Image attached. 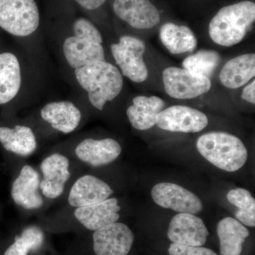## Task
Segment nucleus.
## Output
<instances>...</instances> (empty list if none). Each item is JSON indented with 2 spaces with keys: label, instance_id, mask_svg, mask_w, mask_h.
<instances>
[{
  "label": "nucleus",
  "instance_id": "nucleus-1",
  "mask_svg": "<svg viewBox=\"0 0 255 255\" xmlns=\"http://www.w3.org/2000/svg\"><path fill=\"white\" fill-rule=\"evenodd\" d=\"M255 20V4L243 1L224 6L209 23L210 38L219 46L231 47L241 43Z\"/></svg>",
  "mask_w": 255,
  "mask_h": 255
},
{
  "label": "nucleus",
  "instance_id": "nucleus-2",
  "mask_svg": "<svg viewBox=\"0 0 255 255\" xmlns=\"http://www.w3.org/2000/svg\"><path fill=\"white\" fill-rule=\"evenodd\" d=\"M75 74L80 86L88 93L90 103L98 110H103L106 103L114 100L123 89L122 74L105 60L75 69Z\"/></svg>",
  "mask_w": 255,
  "mask_h": 255
},
{
  "label": "nucleus",
  "instance_id": "nucleus-3",
  "mask_svg": "<svg viewBox=\"0 0 255 255\" xmlns=\"http://www.w3.org/2000/svg\"><path fill=\"white\" fill-rule=\"evenodd\" d=\"M196 147L204 158L226 172L239 170L248 159V150L243 141L226 132L204 134L198 138Z\"/></svg>",
  "mask_w": 255,
  "mask_h": 255
},
{
  "label": "nucleus",
  "instance_id": "nucleus-4",
  "mask_svg": "<svg viewBox=\"0 0 255 255\" xmlns=\"http://www.w3.org/2000/svg\"><path fill=\"white\" fill-rule=\"evenodd\" d=\"M35 0H0V27L14 36H29L39 26Z\"/></svg>",
  "mask_w": 255,
  "mask_h": 255
},
{
  "label": "nucleus",
  "instance_id": "nucleus-5",
  "mask_svg": "<svg viewBox=\"0 0 255 255\" xmlns=\"http://www.w3.org/2000/svg\"><path fill=\"white\" fill-rule=\"evenodd\" d=\"M111 50L124 76L136 83L145 81L148 70L143 58L146 50L143 41L136 37L123 36L118 43L112 45Z\"/></svg>",
  "mask_w": 255,
  "mask_h": 255
},
{
  "label": "nucleus",
  "instance_id": "nucleus-6",
  "mask_svg": "<svg viewBox=\"0 0 255 255\" xmlns=\"http://www.w3.org/2000/svg\"><path fill=\"white\" fill-rule=\"evenodd\" d=\"M166 93L176 100H191L210 91L212 87L207 77L187 69L169 67L162 72Z\"/></svg>",
  "mask_w": 255,
  "mask_h": 255
},
{
  "label": "nucleus",
  "instance_id": "nucleus-7",
  "mask_svg": "<svg viewBox=\"0 0 255 255\" xmlns=\"http://www.w3.org/2000/svg\"><path fill=\"white\" fill-rule=\"evenodd\" d=\"M205 114L187 106L176 105L163 110L157 115L156 125L171 132H199L208 126Z\"/></svg>",
  "mask_w": 255,
  "mask_h": 255
},
{
  "label": "nucleus",
  "instance_id": "nucleus-8",
  "mask_svg": "<svg viewBox=\"0 0 255 255\" xmlns=\"http://www.w3.org/2000/svg\"><path fill=\"white\" fill-rule=\"evenodd\" d=\"M151 195L157 205L177 212L195 215L203 209L202 202L197 196L174 183L156 184L151 191Z\"/></svg>",
  "mask_w": 255,
  "mask_h": 255
},
{
  "label": "nucleus",
  "instance_id": "nucleus-9",
  "mask_svg": "<svg viewBox=\"0 0 255 255\" xmlns=\"http://www.w3.org/2000/svg\"><path fill=\"white\" fill-rule=\"evenodd\" d=\"M133 242L131 230L122 223H111L93 234V248L97 255H128Z\"/></svg>",
  "mask_w": 255,
  "mask_h": 255
},
{
  "label": "nucleus",
  "instance_id": "nucleus-10",
  "mask_svg": "<svg viewBox=\"0 0 255 255\" xmlns=\"http://www.w3.org/2000/svg\"><path fill=\"white\" fill-rule=\"evenodd\" d=\"M209 233L204 221L194 214L179 213L171 220L167 237L174 244L201 247Z\"/></svg>",
  "mask_w": 255,
  "mask_h": 255
},
{
  "label": "nucleus",
  "instance_id": "nucleus-11",
  "mask_svg": "<svg viewBox=\"0 0 255 255\" xmlns=\"http://www.w3.org/2000/svg\"><path fill=\"white\" fill-rule=\"evenodd\" d=\"M113 9L119 18L137 29H150L160 22L158 9L150 0H114Z\"/></svg>",
  "mask_w": 255,
  "mask_h": 255
},
{
  "label": "nucleus",
  "instance_id": "nucleus-12",
  "mask_svg": "<svg viewBox=\"0 0 255 255\" xmlns=\"http://www.w3.org/2000/svg\"><path fill=\"white\" fill-rule=\"evenodd\" d=\"M69 160L65 156L55 153L43 161L41 168L43 179L40 189L48 199H55L63 194L64 187L70 177Z\"/></svg>",
  "mask_w": 255,
  "mask_h": 255
},
{
  "label": "nucleus",
  "instance_id": "nucleus-13",
  "mask_svg": "<svg viewBox=\"0 0 255 255\" xmlns=\"http://www.w3.org/2000/svg\"><path fill=\"white\" fill-rule=\"evenodd\" d=\"M65 58L72 68L105 61V50L102 43L83 37H69L63 43Z\"/></svg>",
  "mask_w": 255,
  "mask_h": 255
},
{
  "label": "nucleus",
  "instance_id": "nucleus-14",
  "mask_svg": "<svg viewBox=\"0 0 255 255\" xmlns=\"http://www.w3.org/2000/svg\"><path fill=\"white\" fill-rule=\"evenodd\" d=\"M113 194V190L104 181L92 175L79 178L73 184L68 196L73 207H83L102 202Z\"/></svg>",
  "mask_w": 255,
  "mask_h": 255
},
{
  "label": "nucleus",
  "instance_id": "nucleus-15",
  "mask_svg": "<svg viewBox=\"0 0 255 255\" xmlns=\"http://www.w3.org/2000/svg\"><path fill=\"white\" fill-rule=\"evenodd\" d=\"M39 174L29 165L23 166L11 187V197L17 205L26 209H36L43 205L38 192Z\"/></svg>",
  "mask_w": 255,
  "mask_h": 255
},
{
  "label": "nucleus",
  "instance_id": "nucleus-16",
  "mask_svg": "<svg viewBox=\"0 0 255 255\" xmlns=\"http://www.w3.org/2000/svg\"><path fill=\"white\" fill-rule=\"evenodd\" d=\"M121 207L115 198L75 210V218L87 229L95 231L106 226L117 222L120 218Z\"/></svg>",
  "mask_w": 255,
  "mask_h": 255
},
{
  "label": "nucleus",
  "instance_id": "nucleus-17",
  "mask_svg": "<svg viewBox=\"0 0 255 255\" xmlns=\"http://www.w3.org/2000/svg\"><path fill=\"white\" fill-rule=\"evenodd\" d=\"M121 152L120 144L112 138L85 139L75 149L77 157L92 167H100L111 163L120 155Z\"/></svg>",
  "mask_w": 255,
  "mask_h": 255
},
{
  "label": "nucleus",
  "instance_id": "nucleus-18",
  "mask_svg": "<svg viewBox=\"0 0 255 255\" xmlns=\"http://www.w3.org/2000/svg\"><path fill=\"white\" fill-rule=\"evenodd\" d=\"M165 103L157 96H137L127 111L132 127L137 130H148L156 124L157 115L163 110Z\"/></svg>",
  "mask_w": 255,
  "mask_h": 255
},
{
  "label": "nucleus",
  "instance_id": "nucleus-19",
  "mask_svg": "<svg viewBox=\"0 0 255 255\" xmlns=\"http://www.w3.org/2000/svg\"><path fill=\"white\" fill-rule=\"evenodd\" d=\"M255 76V54L238 55L225 64L220 73V82L228 89L244 86Z\"/></svg>",
  "mask_w": 255,
  "mask_h": 255
},
{
  "label": "nucleus",
  "instance_id": "nucleus-20",
  "mask_svg": "<svg viewBox=\"0 0 255 255\" xmlns=\"http://www.w3.org/2000/svg\"><path fill=\"white\" fill-rule=\"evenodd\" d=\"M43 120L55 130L70 133L78 128L82 118L80 111L70 102H51L41 111Z\"/></svg>",
  "mask_w": 255,
  "mask_h": 255
},
{
  "label": "nucleus",
  "instance_id": "nucleus-21",
  "mask_svg": "<svg viewBox=\"0 0 255 255\" xmlns=\"http://www.w3.org/2000/svg\"><path fill=\"white\" fill-rule=\"evenodd\" d=\"M159 38L164 46L173 55L194 51L197 46V38L190 28L166 23L159 30Z\"/></svg>",
  "mask_w": 255,
  "mask_h": 255
},
{
  "label": "nucleus",
  "instance_id": "nucleus-22",
  "mask_svg": "<svg viewBox=\"0 0 255 255\" xmlns=\"http://www.w3.org/2000/svg\"><path fill=\"white\" fill-rule=\"evenodd\" d=\"M221 255H241L249 231L237 220L226 217L217 226Z\"/></svg>",
  "mask_w": 255,
  "mask_h": 255
},
{
  "label": "nucleus",
  "instance_id": "nucleus-23",
  "mask_svg": "<svg viewBox=\"0 0 255 255\" xmlns=\"http://www.w3.org/2000/svg\"><path fill=\"white\" fill-rule=\"evenodd\" d=\"M19 63L12 53L0 54V105L8 103L17 95L21 87Z\"/></svg>",
  "mask_w": 255,
  "mask_h": 255
},
{
  "label": "nucleus",
  "instance_id": "nucleus-24",
  "mask_svg": "<svg viewBox=\"0 0 255 255\" xmlns=\"http://www.w3.org/2000/svg\"><path fill=\"white\" fill-rule=\"evenodd\" d=\"M0 142L5 150L21 156L31 155L37 147L34 133L24 126L16 125L14 128L0 127Z\"/></svg>",
  "mask_w": 255,
  "mask_h": 255
},
{
  "label": "nucleus",
  "instance_id": "nucleus-25",
  "mask_svg": "<svg viewBox=\"0 0 255 255\" xmlns=\"http://www.w3.org/2000/svg\"><path fill=\"white\" fill-rule=\"evenodd\" d=\"M228 201L238 207L236 219L239 222L250 226H255V201L247 189L238 188L230 191L227 194Z\"/></svg>",
  "mask_w": 255,
  "mask_h": 255
},
{
  "label": "nucleus",
  "instance_id": "nucleus-26",
  "mask_svg": "<svg viewBox=\"0 0 255 255\" xmlns=\"http://www.w3.org/2000/svg\"><path fill=\"white\" fill-rule=\"evenodd\" d=\"M220 62L221 55L218 52L202 50L186 58L182 65L184 69L209 78Z\"/></svg>",
  "mask_w": 255,
  "mask_h": 255
},
{
  "label": "nucleus",
  "instance_id": "nucleus-27",
  "mask_svg": "<svg viewBox=\"0 0 255 255\" xmlns=\"http://www.w3.org/2000/svg\"><path fill=\"white\" fill-rule=\"evenodd\" d=\"M44 234L41 228L29 226L23 230L21 236L15 238L14 243L5 251L4 255H28L43 245Z\"/></svg>",
  "mask_w": 255,
  "mask_h": 255
},
{
  "label": "nucleus",
  "instance_id": "nucleus-28",
  "mask_svg": "<svg viewBox=\"0 0 255 255\" xmlns=\"http://www.w3.org/2000/svg\"><path fill=\"white\" fill-rule=\"evenodd\" d=\"M73 31L75 36L83 37L100 43L103 42L100 31L87 18H78L73 23Z\"/></svg>",
  "mask_w": 255,
  "mask_h": 255
},
{
  "label": "nucleus",
  "instance_id": "nucleus-29",
  "mask_svg": "<svg viewBox=\"0 0 255 255\" xmlns=\"http://www.w3.org/2000/svg\"><path fill=\"white\" fill-rule=\"evenodd\" d=\"M168 253L169 255H218L212 250L202 246H181L174 243L169 246Z\"/></svg>",
  "mask_w": 255,
  "mask_h": 255
},
{
  "label": "nucleus",
  "instance_id": "nucleus-30",
  "mask_svg": "<svg viewBox=\"0 0 255 255\" xmlns=\"http://www.w3.org/2000/svg\"><path fill=\"white\" fill-rule=\"evenodd\" d=\"M242 99L252 105L255 104V81L253 80L250 85H247L243 89L241 95Z\"/></svg>",
  "mask_w": 255,
  "mask_h": 255
},
{
  "label": "nucleus",
  "instance_id": "nucleus-31",
  "mask_svg": "<svg viewBox=\"0 0 255 255\" xmlns=\"http://www.w3.org/2000/svg\"><path fill=\"white\" fill-rule=\"evenodd\" d=\"M82 7L88 10H95L105 4L106 0H75Z\"/></svg>",
  "mask_w": 255,
  "mask_h": 255
}]
</instances>
